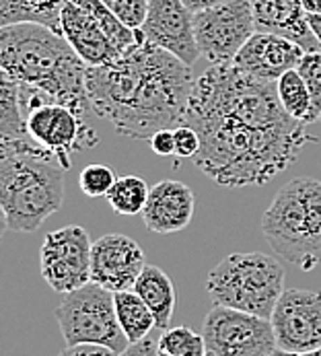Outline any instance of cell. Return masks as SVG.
Here are the masks:
<instances>
[{
  "mask_svg": "<svg viewBox=\"0 0 321 356\" xmlns=\"http://www.w3.org/2000/svg\"><path fill=\"white\" fill-rule=\"evenodd\" d=\"M183 124L200 136L196 167L222 188L264 186L318 143L284 111L276 83L233 64H213L196 79Z\"/></svg>",
  "mask_w": 321,
  "mask_h": 356,
  "instance_id": "cell-1",
  "label": "cell"
},
{
  "mask_svg": "<svg viewBox=\"0 0 321 356\" xmlns=\"http://www.w3.org/2000/svg\"><path fill=\"white\" fill-rule=\"evenodd\" d=\"M194 85L192 66L147 40L109 64L87 66L91 109L117 134L136 140L179 128Z\"/></svg>",
  "mask_w": 321,
  "mask_h": 356,
  "instance_id": "cell-2",
  "label": "cell"
},
{
  "mask_svg": "<svg viewBox=\"0 0 321 356\" xmlns=\"http://www.w3.org/2000/svg\"><path fill=\"white\" fill-rule=\"evenodd\" d=\"M0 68L19 85L33 87L85 113L87 64L62 33L42 23H13L0 29Z\"/></svg>",
  "mask_w": 321,
  "mask_h": 356,
  "instance_id": "cell-3",
  "label": "cell"
},
{
  "mask_svg": "<svg viewBox=\"0 0 321 356\" xmlns=\"http://www.w3.org/2000/svg\"><path fill=\"white\" fill-rule=\"evenodd\" d=\"M66 169L33 140H2L0 206L15 233L38 231L64 200Z\"/></svg>",
  "mask_w": 321,
  "mask_h": 356,
  "instance_id": "cell-4",
  "label": "cell"
},
{
  "mask_svg": "<svg viewBox=\"0 0 321 356\" xmlns=\"http://www.w3.org/2000/svg\"><path fill=\"white\" fill-rule=\"evenodd\" d=\"M274 254L311 272L321 264V181L297 177L284 184L262 216Z\"/></svg>",
  "mask_w": 321,
  "mask_h": 356,
  "instance_id": "cell-5",
  "label": "cell"
},
{
  "mask_svg": "<svg viewBox=\"0 0 321 356\" xmlns=\"http://www.w3.org/2000/svg\"><path fill=\"white\" fill-rule=\"evenodd\" d=\"M213 305L229 307L260 317H272L284 293V266L268 254H231L206 278Z\"/></svg>",
  "mask_w": 321,
  "mask_h": 356,
  "instance_id": "cell-6",
  "label": "cell"
},
{
  "mask_svg": "<svg viewBox=\"0 0 321 356\" xmlns=\"http://www.w3.org/2000/svg\"><path fill=\"white\" fill-rule=\"evenodd\" d=\"M60 29L87 66H104L145 40L126 27L104 0H68L60 10Z\"/></svg>",
  "mask_w": 321,
  "mask_h": 356,
  "instance_id": "cell-7",
  "label": "cell"
},
{
  "mask_svg": "<svg viewBox=\"0 0 321 356\" xmlns=\"http://www.w3.org/2000/svg\"><path fill=\"white\" fill-rule=\"evenodd\" d=\"M19 93L29 138L52 153L66 171L72 167L74 154L99 145V134L72 105L27 85H19Z\"/></svg>",
  "mask_w": 321,
  "mask_h": 356,
  "instance_id": "cell-8",
  "label": "cell"
},
{
  "mask_svg": "<svg viewBox=\"0 0 321 356\" xmlns=\"http://www.w3.org/2000/svg\"><path fill=\"white\" fill-rule=\"evenodd\" d=\"M54 315L66 346L99 344L117 355L130 346L115 315L113 293L97 282L66 293Z\"/></svg>",
  "mask_w": 321,
  "mask_h": 356,
  "instance_id": "cell-9",
  "label": "cell"
},
{
  "mask_svg": "<svg viewBox=\"0 0 321 356\" xmlns=\"http://www.w3.org/2000/svg\"><path fill=\"white\" fill-rule=\"evenodd\" d=\"M202 336L216 356H270L278 350L272 319L214 305L204 319Z\"/></svg>",
  "mask_w": 321,
  "mask_h": 356,
  "instance_id": "cell-10",
  "label": "cell"
},
{
  "mask_svg": "<svg viewBox=\"0 0 321 356\" xmlns=\"http://www.w3.org/2000/svg\"><path fill=\"white\" fill-rule=\"evenodd\" d=\"M200 56L211 64H233L235 56L256 33L252 0H231L194 15Z\"/></svg>",
  "mask_w": 321,
  "mask_h": 356,
  "instance_id": "cell-11",
  "label": "cell"
},
{
  "mask_svg": "<svg viewBox=\"0 0 321 356\" xmlns=\"http://www.w3.org/2000/svg\"><path fill=\"white\" fill-rule=\"evenodd\" d=\"M93 241L79 225L56 229L44 237L40 266L50 289L66 295L91 282Z\"/></svg>",
  "mask_w": 321,
  "mask_h": 356,
  "instance_id": "cell-12",
  "label": "cell"
},
{
  "mask_svg": "<svg viewBox=\"0 0 321 356\" xmlns=\"http://www.w3.org/2000/svg\"><path fill=\"white\" fill-rule=\"evenodd\" d=\"M278 350L311 353L321 348V293L288 289L272 313Z\"/></svg>",
  "mask_w": 321,
  "mask_h": 356,
  "instance_id": "cell-13",
  "label": "cell"
},
{
  "mask_svg": "<svg viewBox=\"0 0 321 356\" xmlns=\"http://www.w3.org/2000/svg\"><path fill=\"white\" fill-rule=\"evenodd\" d=\"M147 257L138 241L122 233H109L93 241L91 254V282L101 284L111 293L132 291Z\"/></svg>",
  "mask_w": 321,
  "mask_h": 356,
  "instance_id": "cell-14",
  "label": "cell"
},
{
  "mask_svg": "<svg viewBox=\"0 0 321 356\" xmlns=\"http://www.w3.org/2000/svg\"><path fill=\"white\" fill-rule=\"evenodd\" d=\"M140 31L149 44L171 51L188 66H194L200 56L194 31V13L183 0H151Z\"/></svg>",
  "mask_w": 321,
  "mask_h": 356,
  "instance_id": "cell-15",
  "label": "cell"
},
{
  "mask_svg": "<svg viewBox=\"0 0 321 356\" xmlns=\"http://www.w3.org/2000/svg\"><path fill=\"white\" fill-rule=\"evenodd\" d=\"M303 54L305 50L290 40L256 31L235 56L233 66L254 79L276 83L282 74L299 66Z\"/></svg>",
  "mask_w": 321,
  "mask_h": 356,
  "instance_id": "cell-16",
  "label": "cell"
},
{
  "mask_svg": "<svg viewBox=\"0 0 321 356\" xmlns=\"http://www.w3.org/2000/svg\"><path fill=\"white\" fill-rule=\"evenodd\" d=\"M196 208V196L190 186L175 179H163L151 188L149 202L142 210V220L149 231L169 235L183 231Z\"/></svg>",
  "mask_w": 321,
  "mask_h": 356,
  "instance_id": "cell-17",
  "label": "cell"
},
{
  "mask_svg": "<svg viewBox=\"0 0 321 356\" xmlns=\"http://www.w3.org/2000/svg\"><path fill=\"white\" fill-rule=\"evenodd\" d=\"M252 6L256 31L290 40L305 51H321L301 0H252Z\"/></svg>",
  "mask_w": 321,
  "mask_h": 356,
  "instance_id": "cell-18",
  "label": "cell"
},
{
  "mask_svg": "<svg viewBox=\"0 0 321 356\" xmlns=\"http://www.w3.org/2000/svg\"><path fill=\"white\" fill-rule=\"evenodd\" d=\"M132 291L153 311L157 330H163V332L169 330L173 311H175V301H177L175 286H173L169 274L163 272L157 266L147 264V268L142 270V274L136 280Z\"/></svg>",
  "mask_w": 321,
  "mask_h": 356,
  "instance_id": "cell-19",
  "label": "cell"
},
{
  "mask_svg": "<svg viewBox=\"0 0 321 356\" xmlns=\"http://www.w3.org/2000/svg\"><path fill=\"white\" fill-rule=\"evenodd\" d=\"M68 0H0V25L13 23H42L62 33L60 10Z\"/></svg>",
  "mask_w": 321,
  "mask_h": 356,
  "instance_id": "cell-20",
  "label": "cell"
},
{
  "mask_svg": "<svg viewBox=\"0 0 321 356\" xmlns=\"http://www.w3.org/2000/svg\"><path fill=\"white\" fill-rule=\"evenodd\" d=\"M113 301L117 321L130 344H136L151 336V332L157 327L155 315L134 291L113 293Z\"/></svg>",
  "mask_w": 321,
  "mask_h": 356,
  "instance_id": "cell-21",
  "label": "cell"
},
{
  "mask_svg": "<svg viewBox=\"0 0 321 356\" xmlns=\"http://www.w3.org/2000/svg\"><path fill=\"white\" fill-rule=\"evenodd\" d=\"M0 134L2 140H31L27 134L19 83L4 72H0Z\"/></svg>",
  "mask_w": 321,
  "mask_h": 356,
  "instance_id": "cell-22",
  "label": "cell"
},
{
  "mask_svg": "<svg viewBox=\"0 0 321 356\" xmlns=\"http://www.w3.org/2000/svg\"><path fill=\"white\" fill-rule=\"evenodd\" d=\"M149 186L138 175H122L115 179L113 188L107 194V202L115 214L122 216H136L142 214L149 202Z\"/></svg>",
  "mask_w": 321,
  "mask_h": 356,
  "instance_id": "cell-23",
  "label": "cell"
},
{
  "mask_svg": "<svg viewBox=\"0 0 321 356\" xmlns=\"http://www.w3.org/2000/svg\"><path fill=\"white\" fill-rule=\"evenodd\" d=\"M276 89H278V99L282 103L284 111L299 120V122H309V111H311V93L303 81V76L299 74V70H288L286 74H282L276 81Z\"/></svg>",
  "mask_w": 321,
  "mask_h": 356,
  "instance_id": "cell-24",
  "label": "cell"
},
{
  "mask_svg": "<svg viewBox=\"0 0 321 356\" xmlns=\"http://www.w3.org/2000/svg\"><path fill=\"white\" fill-rule=\"evenodd\" d=\"M159 350L173 356H206L208 353L204 336L196 334L188 325L165 330L159 338Z\"/></svg>",
  "mask_w": 321,
  "mask_h": 356,
  "instance_id": "cell-25",
  "label": "cell"
},
{
  "mask_svg": "<svg viewBox=\"0 0 321 356\" xmlns=\"http://www.w3.org/2000/svg\"><path fill=\"white\" fill-rule=\"evenodd\" d=\"M299 74L303 76L309 93H311V111L309 122H320L321 118V51H305L299 66Z\"/></svg>",
  "mask_w": 321,
  "mask_h": 356,
  "instance_id": "cell-26",
  "label": "cell"
},
{
  "mask_svg": "<svg viewBox=\"0 0 321 356\" xmlns=\"http://www.w3.org/2000/svg\"><path fill=\"white\" fill-rule=\"evenodd\" d=\"M117 175L109 165L91 163L79 175V188L89 198H107L109 190L113 188Z\"/></svg>",
  "mask_w": 321,
  "mask_h": 356,
  "instance_id": "cell-27",
  "label": "cell"
},
{
  "mask_svg": "<svg viewBox=\"0 0 321 356\" xmlns=\"http://www.w3.org/2000/svg\"><path fill=\"white\" fill-rule=\"evenodd\" d=\"M107 8L130 29H142L151 0H104Z\"/></svg>",
  "mask_w": 321,
  "mask_h": 356,
  "instance_id": "cell-28",
  "label": "cell"
},
{
  "mask_svg": "<svg viewBox=\"0 0 321 356\" xmlns=\"http://www.w3.org/2000/svg\"><path fill=\"white\" fill-rule=\"evenodd\" d=\"M198 151H200L198 132L186 124L175 128V156L177 159H194Z\"/></svg>",
  "mask_w": 321,
  "mask_h": 356,
  "instance_id": "cell-29",
  "label": "cell"
},
{
  "mask_svg": "<svg viewBox=\"0 0 321 356\" xmlns=\"http://www.w3.org/2000/svg\"><path fill=\"white\" fill-rule=\"evenodd\" d=\"M151 147L159 156H169L175 154V130H159L153 138H151Z\"/></svg>",
  "mask_w": 321,
  "mask_h": 356,
  "instance_id": "cell-30",
  "label": "cell"
},
{
  "mask_svg": "<svg viewBox=\"0 0 321 356\" xmlns=\"http://www.w3.org/2000/svg\"><path fill=\"white\" fill-rule=\"evenodd\" d=\"M58 356H120L111 348L99 344H79V346H66Z\"/></svg>",
  "mask_w": 321,
  "mask_h": 356,
  "instance_id": "cell-31",
  "label": "cell"
},
{
  "mask_svg": "<svg viewBox=\"0 0 321 356\" xmlns=\"http://www.w3.org/2000/svg\"><path fill=\"white\" fill-rule=\"evenodd\" d=\"M120 356H159V340H153L151 336L136 342V344H130L126 353H122Z\"/></svg>",
  "mask_w": 321,
  "mask_h": 356,
  "instance_id": "cell-32",
  "label": "cell"
},
{
  "mask_svg": "<svg viewBox=\"0 0 321 356\" xmlns=\"http://www.w3.org/2000/svg\"><path fill=\"white\" fill-rule=\"evenodd\" d=\"M231 0H183V4L196 15V13H202V10H208L214 6H220V4H227Z\"/></svg>",
  "mask_w": 321,
  "mask_h": 356,
  "instance_id": "cell-33",
  "label": "cell"
},
{
  "mask_svg": "<svg viewBox=\"0 0 321 356\" xmlns=\"http://www.w3.org/2000/svg\"><path fill=\"white\" fill-rule=\"evenodd\" d=\"M307 21H309L311 33L315 35V40L321 44V15H307Z\"/></svg>",
  "mask_w": 321,
  "mask_h": 356,
  "instance_id": "cell-34",
  "label": "cell"
},
{
  "mask_svg": "<svg viewBox=\"0 0 321 356\" xmlns=\"http://www.w3.org/2000/svg\"><path fill=\"white\" fill-rule=\"evenodd\" d=\"M307 15H321V0H301Z\"/></svg>",
  "mask_w": 321,
  "mask_h": 356,
  "instance_id": "cell-35",
  "label": "cell"
},
{
  "mask_svg": "<svg viewBox=\"0 0 321 356\" xmlns=\"http://www.w3.org/2000/svg\"><path fill=\"white\" fill-rule=\"evenodd\" d=\"M274 356H321V348L311 350V353H284V350H276Z\"/></svg>",
  "mask_w": 321,
  "mask_h": 356,
  "instance_id": "cell-36",
  "label": "cell"
},
{
  "mask_svg": "<svg viewBox=\"0 0 321 356\" xmlns=\"http://www.w3.org/2000/svg\"><path fill=\"white\" fill-rule=\"evenodd\" d=\"M159 356H173V355H169V353H160L159 350Z\"/></svg>",
  "mask_w": 321,
  "mask_h": 356,
  "instance_id": "cell-37",
  "label": "cell"
},
{
  "mask_svg": "<svg viewBox=\"0 0 321 356\" xmlns=\"http://www.w3.org/2000/svg\"><path fill=\"white\" fill-rule=\"evenodd\" d=\"M206 356H216V355H214V353H211V350H208V353H206Z\"/></svg>",
  "mask_w": 321,
  "mask_h": 356,
  "instance_id": "cell-38",
  "label": "cell"
},
{
  "mask_svg": "<svg viewBox=\"0 0 321 356\" xmlns=\"http://www.w3.org/2000/svg\"><path fill=\"white\" fill-rule=\"evenodd\" d=\"M270 356H274V355H270Z\"/></svg>",
  "mask_w": 321,
  "mask_h": 356,
  "instance_id": "cell-39",
  "label": "cell"
},
{
  "mask_svg": "<svg viewBox=\"0 0 321 356\" xmlns=\"http://www.w3.org/2000/svg\"><path fill=\"white\" fill-rule=\"evenodd\" d=\"M320 122H321V118H320Z\"/></svg>",
  "mask_w": 321,
  "mask_h": 356,
  "instance_id": "cell-40",
  "label": "cell"
}]
</instances>
